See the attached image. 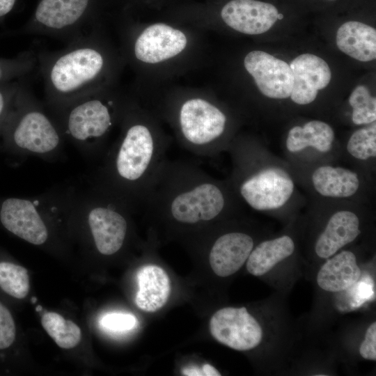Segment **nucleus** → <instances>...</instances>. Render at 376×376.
I'll list each match as a JSON object with an SVG mask.
<instances>
[{
  "mask_svg": "<svg viewBox=\"0 0 376 376\" xmlns=\"http://www.w3.org/2000/svg\"><path fill=\"white\" fill-rule=\"evenodd\" d=\"M15 338V325L8 309L0 302V350L10 347Z\"/></svg>",
  "mask_w": 376,
  "mask_h": 376,
  "instance_id": "obj_31",
  "label": "nucleus"
},
{
  "mask_svg": "<svg viewBox=\"0 0 376 376\" xmlns=\"http://www.w3.org/2000/svg\"><path fill=\"white\" fill-rule=\"evenodd\" d=\"M315 190L327 197L345 198L358 190L359 180L356 173L341 167L322 166L312 175Z\"/></svg>",
  "mask_w": 376,
  "mask_h": 376,
  "instance_id": "obj_21",
  "label": "nucleus"
},
{
  "mask_svg": "<svg viewBox=\"0 0 376 376\" xmlns=\"http://www.w3.org/2000/svg\"><path fill=\"white\" fill-rule=\"evenodd\" d=\"M187 38L179 29L162 23L144 29L132 43V54L143 63L155 64L173 58L186 47Z\"/></svg>",
  "mask_w": 376,
  "mask_h": 376,
  "instance_id": "obj_13",
  "label": "nucleus"
},
{
  "mask_svg": "<svg viewBox=\"0 0 376 376\" xmlns=\"http://www.w3.org/2000/svg\"><path fill=\"white\" fill-rule=\"evenodd\" d=\"M85 204L87 224L97 250L105 256L117 253L126 240L125 210L130 207L100 187Z\"/></svg>",
  "mask_w": 376,
  "mask_h": 376,
  "instance_id": "obj_8",
  "label": "nucleus"
},
{
  "mask_svg": "<svg viewBox=\"0 0 376 376\" xmlns=\"http://www.w3.org/2000/svg\"><path fill=\"white\" fill-rule=\"evenodd\" d=\"M294 250V242L288 235L264 241L252 249L246 261V269L253 276L264 275L291 256Z\"/></svg>",
  "mask_w": 376,
  "mask_h": 376,
  "instance_id": "obj_22",
  "label": "nucleus"
},
{
  "mask_svg": "<svg viewBox=\"0 0 376 376\" xmlns=\"http://www.w3.org/2000/svg\"><path fill=\"white\" fill-rule=\"evenodd\" d=\"M227 118L216 105L201 97L184 101L176 112V127L185 149L201 157L212 155L224 134Z\"/></svg>",
  "mask_w": 376,
  "mask_h": 376,
  "instance_id": "obj_6",
  "label": "nucleus"
},
{
  "mask_svg": "<svg viewBox=\"0 0 376 376\" xmlns=\"http://www.w3.org/2000/svg\"><path fill=\"white\" fill-rule=\"evenodd\" d=\"M246 71L265 96L273 99H285L290 96L293 77L290 65L269 53L255 50L244 59Z\"/></svg>",
  "mask_w": 376,
  "mask_h": 376,
  "instance_id": "obj_12",
  "label": "nucleus"
},
{
  "mask_svg": "<svg viewBox=\"0 0 376 376\" xmlns=\"http://www.w3.org/2000/svg\"><path fill=\"white\" fill-rule=\"evenodd\" d=\"M37 68V52L31 49L14 57H0V84L26 78Z\"/></svg>",
  "mask_w": 376,
  "mask_h": 376,
  "instance_id": "obj_25",
  "label": "nucleus"
},
{
  "mask_svg": "<svg viewBox=\"0 0 376 376\" xmlns=\"http://www.w3.org/2000/svg\"><path fill=\"white\" fill-rule=\"evenodd\" d=\"M16 0H0V20L13 9Z\"/></svg>",
  "mask_w": 376,
  "mask_h": 376,
  "instance_id": "obj_33",
  "label": "nucleus"
},
{
  "mask_svg": "<svg viewBox=\"0 0 376 376\" xmlns=\"http://www.w3.org/2000/svg\"><path fill=\"white\" fill-rule=\"evenodd\" d=\"M139 289L135 296L136 306L146 312L162 308L171 294V281L166 271L156 265L141 267L136 273Z\"/></svg>",
  "mask_w": 376,
  "mask_h": 376,
  "instance_id": "obj_17",
  "label": "nucleus"
},
{
  "mask_svg": "<svg viewBox=\"0 0 376 376\" xmlns=\"http://www.w3.org/2000/svg\"><path fill=\"white\" fill-rule=\"evenodd\" d=\"M361 274L355 255L343 251L321 267L317 274V283L325 291L341 292L354 285Z\"/></svg>",
  "mask_w": 376,
  "mask_h": 376,
  "instance_id": "obj_20",
  "label": "nucleus"
},
{
  "mask_svg": "<svg viewBox=\"0 0 376 376\" xmlns=\"http://www.w3.org/2000/svg\"><path fill=\"white\" fill-rule=\"evenodd\" d=\"M6 147L24 155L49 157L61 149L63 136L24 79L0 132Z\"/></svg>",
  "mask_w": 376,
  "mask_h": 376,
  "instance_id": "obj_4",
  "label": "nucleus"
},
{
  "mask_svg": "<svg viewBox=\"0 0 376 376\" xmlns=\"http://www.w3.org/2000/svg\"><path fill=\"white\" fill-rule=\"evenodd\" d=\"M324 1H330V2H335V1H337L338 0H324Z\"/></svg>",
  "mask_w": 376,
  "mask_h": 376,
  "instance_id": "obj_37",
  "label": "nucleus"
},
{
  "mask_svg": "<svg viewBox=\"0 0 376 376\" xmlns=\"http://www.w3.org/2000/svg\"><path fill=\"white\" fill-rule=\"evenodd\" d=\"M10 197L0 203V221L9 232L25 241L41 245L49 232L43 212L49 199Z\"/></svg>",
  "mask_w": 376,
  "mask_h": 376,
  "instance_id": "obj_9",
  "label": "nucleus"
},
{
  "mask_svg": "<svg viewBox=\"0 0 376 376\" xmlns=\"http://www.w3.org/2000/svg\"><path fill=\"white\" fill-rule=\"evenodd\" d=\"M0 288L13 297L24 298L30 288L26 269L12 263L0 262Z\"/></svg>",
  "mask_w": 376,
  "mask_h": 376,
  "instance_id": "obj_26",
  "label": "nucleus"
},
{
  "mask_svg": "<svg viewBox=\"0 0 376 376\" xmlns=\"http://www.w3.org/2000/svg\"><path fill=\"white\" fill-rule=\"evenodd\" d=\"M42 310V308L40 306H38L37 308H36V311H41Z\"/></svg>",
  "mask_w": 376,
  "mask_h": 376,
  "instance_id": "obj_36",
  "label": "nucleus"
},
{
  "mask_svg": "<svg viewBox=\"0 0 376 376\" xmlns=\"http://www.w3.org/2000/svg\"><path fill=\"white\" fill-rule=\"evenodd\" d=\"M253 248V238L246 233L230 232L221 235L210 251L209 261L212 271L220 277L235 274L245 263Z\"/></svg>",
  "mask_w": 376,
  "mask_h": 376,
  "instance_id": "obj_16",
  "label": "nucleus"
},
{
  "mask_svg": "<svg viewBox=\"0 0 376 376\" xmlns=\"http://www.w3.org/2000/svg\"><path fill=\"white\" fill-rule=\"evenodd\" d=\"M347 150L354 157L366 160L376 156V124L361 128L350 136Z\"/></svg>",
  "mask_w": 376,
  "mask_h": 376,
  "instance_id": "obj_28",
  "label": "nucleus"
},
{
  "mask_svg": "<svg viewBox=\"0 0 376 376\" xmlns=\"http://www.w3.org/2000/svg\"><path fill=\"white\" fill-rule=\"evenodd\" d=\"M209 325L216 340L238 351L253 349L263 338L260 325L245 307L221 308L212 315Z\"/></svg>",
  "mask_w": 376,
  "mask_h": 376,
  "instance_id": "obj_10",
  "label": "nucleus"
},
{
  "mask_svg": "<svg viewBox=\"0 0 376 376\" xmlns=\"http://www.w3.org/2000/svg\"><path fill=\"white\" fill-rule=\"evenodd\" d=\"M106 88L84 95L51 110L63 137L83 148H97L124 113Z\"/></svg>",
  "mask_w": 376,
  "mask_h": 376,
  "instance_id": "obj_5",
  "label": "nucleus"
},
{
  "mask_svg": "<svg viewBox=\"0 0 376 376\" xmlns=\"http://www.w3.org/2000/svg\"><path fill=\"white\" fill-rule=\"evenodd\" d=\"M205 376H220L221 373L212 365L206 363L203 366Z\"/></svg>",
  "mask_w": 376,
  "mask_h": 376,
  "instance_id": "obj_35",
  "label": "nucleus"
},
{
  "mask_svg": "<svg viewBox=\"0 0 376 376\" xmlns=\"http://www.w3.org/2000/svg\"><path fill=\"white\" fill-rule=\"evenodd\" d=\"M349 103L352 107V119L356 125L373 123L376 120V99L365 86H358L352 92Z\"/></svg>",
  "mask_w": 376,
  "mask_h": 376,
  "instance_id": "obj_27",
  "label": "nucleus"
},
{
  "mask_svg": "<svg viewBox=\"0 0 376 376\" xmlns=\"http://www.w3.org/2000/svg\"><path fill=\"white\" fill-rule=\"evenodd\" d=\"M358 217L352 212L341 210L334 214L318 237L315 251L318 256L327 258L345 245L353 242L360 233Z\"/></svg>",
  "mask_w": 376,
  "mask_h": 376,
  "instance_id": "obj_18",
  "label": "nucleus"
},
{
  "mask_svg": "<svg viewBox=\"0 0 376 376\" xmlns=\"http://www.w3.org/2000/svg\"><path fill=\"white\" fill-rule=\"evenodd\" d=\"M226 205L223 187L203 169L167 160L141 206L177 224L191 226L214 221Z\"/></svg>",
  "mask_w": 376,
  "mask_h": 376,
  "instance_id": "obj_3",
  "label": "nucleus"
},
{
  "mask_svg": "<svg viewBox=\"0 0 376 376\" xmlns=\"http://www.w3.org/2000/svg\"><path fill=\"white\" fill-rule=\"evenodd\" d=\"M184 375L189 376H203L205 375V372L203 367L199 368L198 366H191L188 368H185L182 371Z\"/></svg>",
  "mask_w": 376,
  "mask_h": 376,
  "instance_id": "obj_34",
  "label": "nucleus"
},
{
  "mask_svg": "<svg viewBox=\"0 0 376 376\" xmlns=\"http://www.w3.org/2000/svg\"><path fill=\"white\" fill-rule=\"evenodd\" d=\"M338 49L349 56L363 62L376 58V30L359 21H347L338 29Z\"/></svg>",
  "mask_w": 376,
  "mask_h": 376,
  "instance_id": "obj_19",
  "label": "nucleus"
},
{
  "mask_svg": "<svg viewBox=\"0 0 376 376\" xmlns=\"http://www.w3.org/2000/svg\"><path fill=\"white\" fill-rule=\"evenodd\" d=\"M293 190L294 182L289 174L275 167L246 178L239 187L242 198L256 210L281 207L289 200Z\"/></svg>",
  "mask_w": 376,
  "mask_h": 376,
  "instance_id": "obj_11",
  "label": "nucleus"
},
{
  "mask_svg": "<svg viewBox=\"0 0 376 376\" xmlns=\"http://www.w3.org/2000/svg\"><path fill=\"white\" fill-rule=\"evenodd\" d=\"M293 77L291 100L296 104L311 103L319 90L329 84L331 73L327 63L322 58L309 53L302 54L290 64Z\"/></svg>",
  "mask_w": 376,
  "mask_h": 376,
  "instance_id": "obj_15",
  "label": "nucleus"
},
{
  "mask_svg": "<svg viewBox=\"0 0 376 376\" xmlns=\"http://www.w3.org/2000/svg\"><path fill=\"white\" fill-rule=\"evenodd\" d=\"M91 0H40L32 19L11 35L51 36L68 42L87 32L84 25Z\"/></svg>",
  "mask_w": 376,
  "mask_h": 376,
  "instance_id": "obj_7",
  "label": "nucleus"
},
{
  "mask_svg": "<svg viewBox=\"0 0 376 376\" xmlns=\"http://www.w3.org/2000/svg\"><path fill=\"white\" fill-rule=\"evenodd\" d=\"M334 139V132L327 123L320 120H311L303 127L295 126L290 130L287 140V149L295 152L307 147H313L321 152L330 150Z\"/></svg>",
  "mask_w": 376,
  "mask_h": 376,
  "instance_id": "obj_23",
  "label": "nucleus"
},
{
  "mask_svg": "<svg viewBox=\"0 0 376 376\" xmlns=\"http://www.w3.org/2000/svg\"><path fill=\"white\" fill-rule=\"evenodd\" d=\"M278 8L260 0H230L221 8V17L231 29L247 35L269 30L278 19Z\"/></svg>",
  "mask_w": 376,
  "mask_h": 376,
  "instance_id": "obj_14",
  "label": "nucleus"
},
{
  "mask_svg": "<svg viewBox=\"0 0 376 376\" xmlns=\"http://www.w3.org/2000/svg\"><path fill=\"white\" fill-rule=\"evenodd\" d=\"M41 324L57 345L61 348H73L81 340L80 328L75 322L65 320L57 313H45L41 318Z\"/></svg>",
  "mask_w": 376,
  "mask_h": 376,
  "instance_id": "obj_24",
  "label": "nucleus"
},
{
  "mask_svg": "<svg viewBox=\"0 0 376 376\" xmlns=\"http://www.w3.org/2000/svg\"><path fill=\"white\" fill-rule=\"evenodd\" d=\"M24 79L25 78L0 84V132Z\"/></svg>",
  "mask_w": 376,
  "mask_h": 376,
  "instance_id": "obj_30",
  "label": "nucleus"
},
{
  "mask_svg": "<svg viewBox=\"0 0 376 376\" xmlns=\"http://www.w3.org/2000/svg\"><path fill=\"white\" fill-rule=\"evenodd\" d=\"M359 352L366 359L376 360V323L373 322L367 329L366 336L362 342Z\"/></svg>",
  "mask_w": 376,
  "mask_h": 376,
  "instance_id": "obj_32",
  "label": "nucleus"
},
{
  "mask_svg": "<svg viewBox=\"0 0 376 376\" xmlns=\"http://www.w3.org/2000/svg\"><path fill=\"white\" fill-rule=\"evenodd\" d=\"M121 134L107 155L100 188L130 207L141 206L166 159L168 143L135 113L124 116Z\"/></svg>",
  "mask_w": 376,
  "mask_h": 376,
  "instance_id": "obj_1",
  "label": "nucleus"
},
{
  "mask_svg": "<svg viewBox=\"0 0 376 376\" xmlns=\"http://www.w3.org/2000/svg\"><path fill=\"white\" fill-rule=\"evenodd\" d=\"M37 57L51 110L106 88L112 77V58L95 30L69 41L60 50L37 53Z\"/></svg>",
  "mask_w": 376,
  "mask_h": 376,
  "instance_id": "obj_2",
  "label": "nucleus"
},
{
  "mask_svg": "<svg viewBox=\"0 0 376 376\" xmlns=\"http://www.w3.org/2000/svg\"><path fill=\"white\" fill-rule=\"evenodd\" d=\"M136 319L130 313L113 312L104 315L99 321L100 327L104 331L120 334L132 329L136 324Z\"/></svg>",
  "mask_w": 376,
  "mask_h": 376,
  "instance_id": "obj_29",
  "label": "nucleus"
}]
</instances>
